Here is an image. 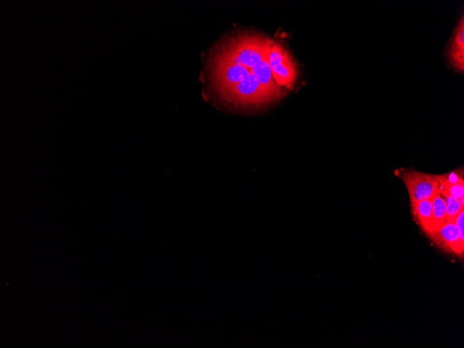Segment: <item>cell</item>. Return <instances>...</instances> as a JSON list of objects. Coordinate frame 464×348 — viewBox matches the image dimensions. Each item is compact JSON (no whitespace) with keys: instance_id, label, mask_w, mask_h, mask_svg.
<instances>
[{"instance_id":"obj_1","label":"cell","mask_w":464,"mask_h":348,"mask_svg":"<svg viewBox=\"0 0 464 348\" xmlns=\"http://www.w3.org/2000/svg\"><path fill=\"white\" fill-rule=\"evenodd\" d=\"M274 40L239 31L220 39L206 63L209 86L233 108L254 110L277 101L287 92L273 78L269 56Z\"/></svg>"},{"instance_id":"obj_2","label":"cell","mask_w":464,"mask_h":348,"mask_svg":"<svg viewBox=\"0 0 464 348\" xmlns=\"http://www.w3.org/2000/svg\"><path fill=\"white\" fill-rule=\"evenodd\" d=\"M269 65L273 78L279 86L287 90L294 87L299 76L298 66L290 53L279 41H273Z\"/></svg>"},{"instance_id":"obj_3","label":"cell","mask_w":464,"mask_h":348,"mask_svg":"<svg viewBox=\"0 0 464 348\" xmlns=\"http://www.w3.org/2000/svg\"><path fill=\"white\" fill-rule=\"evenodd\" d=\"M406 186L411 204L431 198L438 190L436 174L415 170H407L401 174Z\"/></svg>"},{"instance_id":"obj_4","label":"cell","mask_w":464,"mask_h":348,"mask_svg":"<svg viewBox=\"0 0 464 348\" xmlns=\"http://www.w3.org/2000/svg\"><path fill=\"white\" fill-rule=\"evenodd\" d=\"M431 239L445 251L463 257L464 241L454 221L446 220L435 228L429 235Z\"/></svg>"},{"instance_id":"obj_5","label":"cell","mask_w":464,"mask_h":348,"mask_svg":"<svg viewBox=\"0 0 464 348\" xmlns=\"http://www.w3.org/2000/svg\"><path fill=\"white\" fill-rule=\"evenodd\" d=\"M447 65L454 71L463 74L464 71V15L461 18L449 39L443 52Z\"/></svg>"},{"instance_id":"obj_6","label":"cell","mask_w":464,"mask_h":348,"mask_svg":"<svg viewBox=\"0 0 464 348\" xmlns=\"http://www.w3.org/2000/svg\"><path fill=\"white\" fill-rule=\"evenodd\" d=\"M411 209L416 222L422 230L429 236L433 230L431 198L411 204Z\"/></svg>"},{"instance_id":"obj_7","label":"cell","mask_w":464,"mask_h":348,"mask_svg":"<svg viewBox=\"0 0 464 348\" xmlns=\"http://www.w3.org/2000/svg\"><path fill=\"white\" fill-rule=\"evenodd\" d=\"M433 229L447 220L446 204L438 191L431 198Z\"/></svg>"},{"instance_id":"obj_8","label":"cell","mask_w":464,"mask_h":348,"mask_svg":"<svg viewBox=\"0 0 464 348\" xmlns=\"http://www.w3.org/2000/svg\"><path fill=\"white\" fill-rule=\"evenodd\" d=\"M440 193L442 194L445 201L447 208V220L454 222L459 213L464 210V206L461 204L460 200L455 199L446 193Z\"/></svg>"},{"instance_id":"obj_9","label":"cell","mask_w":464,"mask_h":348,"mask_svg":"<svg viewBox=\"0 0 464 348\" xmlns=\"http://www.w3.org/2000/svg\"><path fill=\"white\" fill-rule=\"evenodd\" d=\"M436 178L438 183V188H440L463 180V169H458L447 174H436Z\"/></svg>"},{"instance_id":"obj_10","label":"cell","mask_w":464,"mask_h":348,"mask_svg":"<svg viewBox=\"0 0 464 348\" xmlns=\"http://www.w3.org/2000/svg\"><path fill=\"white\" fill-rule=\"evenodd\" d=\"M438 191L446 193L459 200L461 197H464V180L445 185L438 188Z\"/></svg>"}]
</instances>
